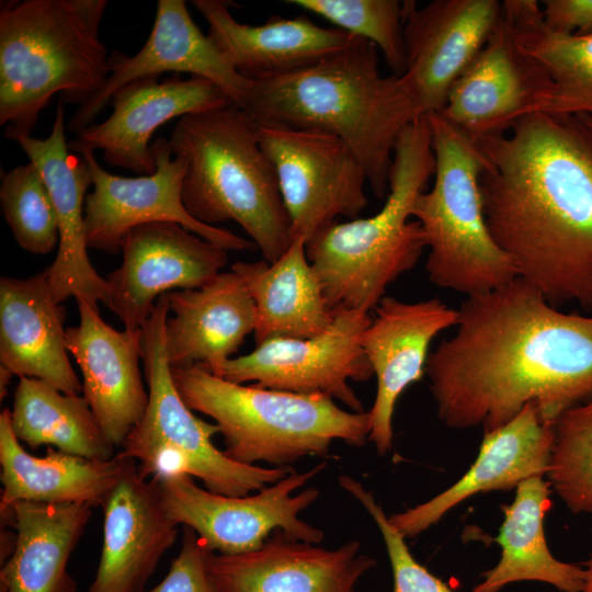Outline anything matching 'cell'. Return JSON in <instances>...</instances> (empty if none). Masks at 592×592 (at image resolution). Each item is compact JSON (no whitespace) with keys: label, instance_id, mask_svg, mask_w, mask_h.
I'll return each mask as SVG.
<instances>
[{"label":"cell","instance_id":"9a60e30c","mask_svg":"<svg viewBox=\"0 0 592 592\" xmlns=\"http://www.w3.org/2000/svg\"><path fill=\"white\" fill-rule=\"evenodd\" d=\"M502 13L497 0L403 1L407 68L400 76L415 117L441 112Z\"/></svg>","mask_w":592,"mask_h":592},{"label":"cell","instance_id":"4316f807","mask_svg":"<svg viewBox=\"0 0 592 592\" xmlns=\"http://www.w3.org/2000/svg\"><path fill=\"white\" fill-rule=\"evenodd\" d=\"M166 352L171 367L198 365L221 377L225 364L254 332V303L241 278L220 272L198 288L167 294Z\"/></svg>","mask_w":592,"mask_h":592},{"label":"cell","instance_id":"277c9868","mask_svg":"<svg viewBox=\"0 0 592 592\" xmlns=\"http://www.w3.org/2000/svg\"><path fill=\"white\" fill-rule=\"evenodd\" d=\"M0 11V125L15 140L30 136L50 99L78 106L110 75L99 36L106 0L2 1Z\"/></svg>","mask_w":592,"mask_h":592},{"label":"cell","instance_id":"ab89813d","mask_svg":"<svg viewBox=\"0 0 592 592\" xmlns=\"http://www.w3.org/2000/svg\"><path fill=\"white\" fill-rule=\"evenodd\" d=\"M13 374L5 367L0 365V399L2 400L8 394V386Z\"/></svg>","mask_w":592,"mask_h":592},{"label":"cell","instance_id":"d590c367","mask_svg":"<svg viewBox=\"0 0 592 592\" xmlns=\"http://www.w3.org/2000/svg\"><path fill=\"white\" fill-rule=\"evenodd\" d=\"M312 12L352 35L374 43L395 76L407 68L403 1L399 0H286Z\"/></svg>","mask_w":592,"mask_h":592},{"label":"cell","instance_id":"8fae6325","mask_svg":"<svg viewBox=\"0 0 592 592\" xmlns=\"http://www.w3.org/2000/svg\"><path fill=\"white\" fill-rule=\"evenodd\" d=\"M291 220L293 240L306 242L340 216L358 218L367 206L365 171L339 137L312 129L257 125Z\"/></svg>","mask_w":592,"mask_h":592},{"label":"cell","instance_id":"f1b7e54d","mask_svg":"<svg viewBox=\"0 0 592 592\" xmlns=\"http://www.w3.org/2000/svg\"><path fill=\"white\" fill-rule=\"evenodd\" d=\"M92 509L20 501L0 510L1 521L16 533L14 550L1 565V592H78L67 566Z\"/></svg>","mask_w":592,"mask_h":592},{"label":"cell","instance_id":"60d3db41","mask_svg":"<svg viewBox=\"0 0 592 592\" xmlns=\"http://www.w3.org/2000/svg\"><path fill=\"white\" fill-rule=\"evenodd\" d=\"M591 534H592V527H591ZM585 577H584V583L581 592H592V551L589 556V559L585 562L584 567Z\"/></svg>","mask_w":592,"mask_h":592},{"label":"cell","instance_id":"1f68e13d","mask_svg":"<svg viewBox=\"0 0 592 592\" xmlns=\"http://www.w3.org/2000/svg\"><path fill=\"white\" fill-rule=\"evenodd\" d=\"M502 13L519 47L551 81L536 112L592 117V32L574 35L553 31L536 0H504Z\"/></svg>","mask_w":592,"mask_h":592},{"label":"cell","instance_id":"d4e9b609","mask_svg":"<svg viewBox=\"0 0 592 592\" xmlns=\"http://www.w3.org/2000/svg\"><path fill=\"white\" fill-rule=\"evenodd\" d=\"M208 23V37L224 58L244 78L258 80L314 66L343 50L352 34L322 27L309 18L272 16L260 25L238 22L227 0H193Z\"/></svg>","mask_w":592,"mask_h":592},{"label":"cell","instance_id":"30bf717a","mask_svg":"<svg viewBox=\"0 0 592 592\" xmlns=\"http://www.w3.org/2000/svg\"><path fill=\"white\" fill-rule=\"evenodd\" d=\"M325 467L322 463L304 473L293 469L275 483L244 497L202 489L187 474L155 478L170 519L178 525L191 527L208 550L231 556L258 549L275 530L301 542L319 544L323 532L303 521L299 514L320 492L316 488L294 492Z\"/></svg>","mask_w":592,"mask_h":592},{"label":"cell","instance_id":"b9f144b4","mask_svg":"<svg viewBox=\"0 0 592 592\" xmlns=\"http://www.w3.org/2000/svg\"><path fill=\"white\" fill-rule=\"evenodd\" d=\"M585 116L588 117L590 124L592 125V117H591V116H588V115H585Z\"/></svg>","mask_w":592,"mask_h":592},{"label":"cell","instance_id":"e575fe53","mask_svg":"<svg viewBox=\"0 0 592 592\" xmlns=\"http://www.w3.org/2000/svg\"><path fill=\"white\" fill-rule=\"evenodd\" d=\"M0 204L18 244L33 254H47L59 242L58 220L48 187L38 169L29 162L1 179Z\"/></svg>","mask_w":592,"mask_h":592},{"label":"cell","instance_id":"3957f363","mask_svg":"<svg viewBox=\"0 0 592 592\" xmlns=\"http://www.w3.org/2000/svg\"><path fill=\"white\" fill-rule=\"evenodd\" d=\"M243 110L255 125L319 130L342 139L377 198H386L401 130L417 119L400 76L383 77L377 46L353 36L340 53L291 73L251 80Z\"/></svg>","mask_w":592,"mask_h":592},{"label":"cell","instance_id":"7402d4cb","mask_svg":"<svg viewBox=\"0 0 592 592\" xmlns=\"http://www.w3.org/2000/svg\"><path fill=\"white\" fill-rule=\"evenodd\" d=\"M76 300L80 321L66 329V345L82 373V396L106 437L122 447L143 420L149 400L139 367L141 328L117 330L101 318L99 309Z\"/></svg>","mask_w":592,"mask_h":592},{"label":"cell","instance_id":"836d02e7","mask_svg":"<svg viewBox=\"0 0 592 592\" xmlns=\"http://www.w3.org/2000/svg\"><path fill=\"white\" fill-rule=\"evenodd\" d=\"M546 477L572 513L592 516V399L555 420Z\"/></svg>","mask_w":592,"mask_h":592},{"label":"cell","instance_id":"5bb4252c","mask_svg":"<svg viewBox=\"0 0 592 592\" xmlns=\"http://www.w3.org/2000/svg\"><path fill=\"white\" fill-rule=\"evenodd\" d=\"M121 251L122 264L105 278L104 305L128 330L141 328L159 297L198 288L228 263L227 250L171 221L130 229Z\"/></svg>","mask_w":592,"mask_h":592},{"label":"cell","instance_id":"f35d334b","mask_svg":"<svg viewBox=\"0 0 592 592\" xmlns=\"http://www.w3.org/2000/svg\"><path fill=\"white\" fill-rule=\"evenodd\" d=\"M545 24L562 34L592 32V0H544L540 2Z\"/></svg>","mask_w":592,"mask_h":592},{"label":"cell","instance_id":"4fadbf2b","mask_svg":"<svg viewBox=\"0 0 592 592\" xmlns=\"http://www.w3.org/2000/svg\"><path fill=\"white\" fill-rule=\"evenodd\" d=\"M371 318L366 311L337 310L333 322L322 333L257 344L252 352L227 361L221 377L295 394L326 395L351 411L363 412L349 382H365L374 375L361 345Z\"/></svg>","mask_w":592,"mask_h":592},{"label":"cell","instance_id":"5b68a950","mask_svg":"<svg viewBox=\"0 0 592 592\" xmlns=\"http://www.w3.org/2000/svg\"><path fill=\"white\" fill-rule=\"evenodd\" d=\"M434 172L430 124L421 116L399 134L379 212L331 223L306 242L332 310H374L388 285L417 264L426 246L411 209Z\"/></svg>","mask_w":592,"mask_h":592},{"label":"cell","instance_id":"484cf974","mask_svg":"<svg viewBox=\"0 0 592 592\" xmlns=\"http://www.w3.org/2000/svg\"><path fill=\"white\" fill-rule=\"evenodd\" d=\"M67 311L54 300L45 267L24 277L0 278V363L13 375L82 394L66 345Z\"/></svg>","mask_w":592,"mask_h":592},{"label":"cell","instance_id":"74e56055","mask_svg":"<svg viewBox=\"0 0 592 592\" xmlns=\"http://www.w3.org/2000/svg\"><path fill=\"white\" fill-rule=\"evenodd\" d=\"M207 553L200 536L191 527L183 526L180 553L167 576L145 592H215L206 570Z\"/></svg>","mask_w":592,"mask_h":592},{"label":"cell","instance_id":"8992f818","mask_svg":"<svg viewBox=\"0 0 592 592\" xmlns=\"http://www.w3.org/2000/svg\"><path fill=\"white\" fill-rule=\"evenodd\" d=\"M169 143L185 162L181 195L187 213L209 226L234 220L267 262L291 246V220L255 123L232 104L185 115Z\"/></svg>","mask_w":592,"mask_h":592},{"label":"cell","instance_id":"ba28073f","mask_svg":"<svg viewBox=\"0 0 592 592\" xmlns=\"http://www.w3.org/2000/svg\"><path fill=\"white\" fill-rule=\"evenodd\" d=\"M426 117L434 181L417 196L411 217L420 224L429 249L428 277L441 288L466 296L500 287L516 273L486 223L479 190L485 158L477 144L440 112Z\"/></svg>","mask_w":592,"mask_h":592},{"label":"cell","instance_id":"7a4b0ae2","mask_svg":"<svg viewBox=\"0 0 592 592\" xmlns=\"http://www.w3.org/2000/svg\"><path fill=\"white\" fill-rule=\"evenodd\" d=\"M488 229L516 277L551 305L592 311V125L535 112L475 141Z\"/></svg>","mask_w":592,"mask_h":592},{"label":"cell","instance_id":"d6a6232c","mask_svg":"<svg viewBox=\"0 0 592 592\" xmlns=\"http://www.w3.org/2000/svg\"><path fill=\"white\" fill-rule=\"evenodd\" d=\"M10 413L13 433L33 449L55 446L64 453L102 462L115 456V446L83 396L65 394L36 378L20 377Z\"/></svg>","mask_w":592,"mask_h":592},{"label":"cell","instance_id":"d6986e66","mask_svg":"<svg viewBox=\"0 0 592 592\" xmlns=\"http://www.w3.org/2000/svg\"><path fill=\"white\" fill-rule=\"evenodd\" d=\"M374 312L361 345L377 379L368 441L383 456L392 447L398 398L422 378L432 340L456 326L458 312L439 298L403 301L390 296H384Z\"/></svg>","mask_w":592,"mask_h":592},{"label":"cell","instance_id":"4dcf8cb0","mask_svg":"<svg viewBox=\"0 0 592 592\" xmlns=\"http://www.w3.org/2000/svg\"><path fill=\"white\" fill-rule=\"evenodd\" d=\"M551 489L540 476L531 477L515 489L509 505H502L503 522L496 542L501 547L498 563L482 573L471 592H500L520 581L550 584L561 592H581L584 568L554 557L545 535V516L550 509Z\"/></svg>","mask_w":592,"mask_h":592},{"label":"cell","instance_id":"cb8c5ba5","mask_svg":"<svg viewBox=\"0 0 592 592\" xmlns=\"http://www.w3.org/2000/svg\"><path fill=\"white\" fill-rule=\"evenodd\" d=\"M553 424L527 403L504 425L483 432L478 455L462 478L434 498L388 516L389 522L405 538L414 537L471 496L516 489L531 477L546 476Z\"/></svg>","mask_w":592,"mask_h":592},{"label":"cell","instance_id":"f546056e","mask_svg":"<svg viewBox=\"0 0 592 592\" xmlns=\"http://www.w3.org/2000/svg\"><path fill=\"white\" fill-rule=\"evenodd\" d=\"M231 271L254 303L257 344L275 338L315 337L334 320L337 311L326 298L301 238H295L274 262L239 261Z\"/></svg>","mask_w":592,"mask_h":592},{"label":"cell","instance_id":"ac0fdd59","mask_svg":"<svg viewBox=\"0 0 592 592\" xmlns=\"http://www.w3.org/2000/svg\"><path fill=\"white\" fill-rule=\"evenodd\" d=\"M110 75L102 89L77 107L67 128L78 134L110 103L122 86L160 73L187 72L220 87L243 109L251 80L241 76L219 53L208 35L202 33L184 0H159L149 37L134 56L115 50L109 56Z\"/></svg>","mask_w":592,"mask_h":592},{"label":"cell","instance_id":"2e32d148","mask_svg":"<svg viewBox=\"0 0 592 592\" xmlns=\"http://www.w3.org/2000/svg\"><path fill=\"white\" fill-rule=\"evenodd\" d=\"M551 89L544 68L516 44L501 16L488 41L452 86L440 112L474 141L505 134L535 113Z\"/></svg>","mask_w":592,"mask_h":592},{"label":"cell","instance_id":"603a6c76","mask_svg":"<svg viewBox=\"0 0 592 592\" xmlns=\"http://www.w3.org/2000/svg\"><path fill=\"white\" fill-rule=\"evenodd\" d=\"M102 509V550L88 592H145L179 526L162 505L158 480H147L129 458Z\"/></svg>","mask_w":592,"mask_h":592},{"label":"cell","instance_id":"ffe728a7","mask_svg":"<svg viewBox=\"0 0 592 592\" xmlns=\"http://www.w3.org/2000/svg\"><path fill=\"white\" fill-rule=\"evenodd\" d=\"M375 566L358 540L327 549L282 530L252 551L228 556L208 550L206 556L215 592H355L358 579Z\"/></svg>","mask_w":592,"mask_h":592},{"label":"cell","instance_id":"52a82bcc","mask_svg":"<svg viewBox=\"0 0 592 592\" xmlns=\"http://www.w3.org/2000/svg\"><path fill=\"white\" fill-rule=\"evenodd\" d=\"M171 373L187 407L215 420L225 454L240 464L289 467L327 456L334 441L356 447L368 441L369 412L343 410L329 396L237 384L198 365Z\"/></svg>","mask_w":592,"mask_h":592},{"label":"cell","instance_id":"6da1fadb","mask_svg":"<svg viewBox=\"0 0 592 592\" xmlns=\"http://www.w3.org/2000/svg\"><path fill=\"white\" fill-rule=\"evenodd\" d=\"M424 374L448 428L496 430L534 403L546 422L592 399V315L568 314L515 277L467 296Z\"/></svg>","mask_w":592,"mask_h":592},{"label":"cell","instance_id":"e0dca14e","mask_svg":"<svg viewBox=\"0 0 592 592\" xmlns=\"http://www.w3.org/2000/svg\"><path fill=\"white\" fill-rule=\"evenodd\" d=\"M109 104L112 114L79 132L70 143L102 150L104 162L111 167L147 175L156 171L149 143L159 127L173 118L235 103L208 79L191 76L183 80L175 76L162 82L158 77L133 80L118 88Z\"/></svg>","mask_w":592,"mask_h":592},{"label":"cell","instance_id":"9c48e42d","mask_svg":"<svg viewBox=\"0 0 592 592\" xmlns=\"http://www.w3.org/2000/svg\"><path fill=\"white\" fill-rule=\"evenodd\" d=\"M168 316L164 294L141 326L148 406L118 455L138 460V471L146 478L187 474L200 478L205 489L231 497L249 496L287 476L292 467L240 464L215 446L212 439L218 426L198 419L174 385L166 352Z\"/></svg>","mask_w":592,"mask_h":592},{"label":"cell","instance_id":"83f0119b","mask_svg":"<svg viewBox=\"0 0 592 592\" xmlns=\"http://www.w3.org/2000/svg\"><path fill=\"white\" fill-rule=\"evenodd\" d=\"M129 458L92 460L47 446L44 456L27 453L13 433L10 409L0 413V510L15 502L84 503L101 506Z\"/></svg>","mask_w":592,"mask_h":592},{"label":"cell","instance_id":"7c38bea8","mask_svg":"<svg viewBox=\"0 0 592 592\" xmlns=\"http://www.w3.org/2000/svg\"><path fill=\"white\" fill-rule=\"evenodd\" d=\"M68 146L88 162L92 178L93 190L84 202L88 248L115 254L130 229L155 221L180 224L227 251L257 248L252 240L197 221L187 213L181 195L185 162L179 157L172 158L169 139L157 138L150 146L156 171L135 178L112 174L98 163L94 151L71 143Z\"/></svg>","mask_w":592,"mask_h":592},{"label":"cell","instance_id":"44dd1931","mask_svg":"<svg viewBox=\"0 0 592 592\" xmlns=\"http://www.w3.org/2000/svg\"><path fill=\"white\" fill-rule=\"evenodd\" d=\"M66 128L64 101L60 99L46 138L30 135L14 141L42 174L57 215V254L47 266L54 300L61 304L75 297L99 309L98 303H105L107 286L90 262L84 230L86 193L92 185V178L88 162L69 151Z\"/></svg>","mask_w":592,"mask_h":592},{"label":"cell","instance_id":"8d00e7d4","mask_svg":"<svg viewBox=\"0 0 592 592\" xmlns=\"http://www.w3.org/2000/svg\"><path fill=\"white\" fill-rule=\"evenodd\" d=\"M339 483L362 504L379 528L391 565L392 592H455L417 561L405 542L406 538L391 525L372 491L348 475L340 476Z\"/></svg>","mask_w":592,"mask_h":592}]
</instances>
